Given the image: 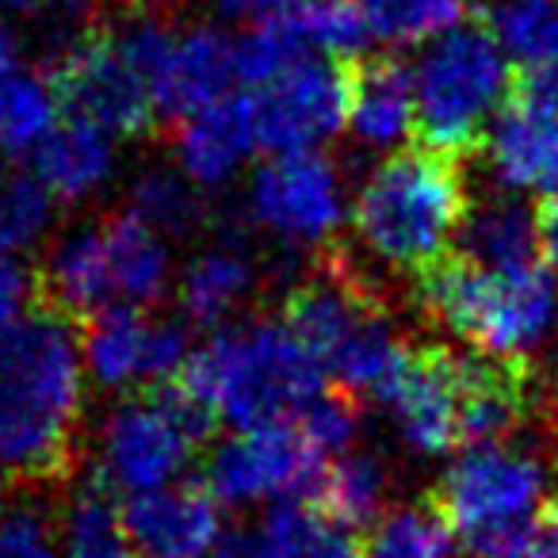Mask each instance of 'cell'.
Listing matches in <instances>:
<instances>
[{"label":"cell","instance_id":"1","mask_svg":"<svg viewBox=\"0 0 558 558\" xmlns=\"http://www.w3.org/2000/svg\"><path fill=\"white\" fill-rule=\"evenodd\" d=\"M65 314L35 303L0 329V471L54 486L81 451V352Z\"/></svg>","mask_w":558,"mask_h":558},{"label":"cell","instance_id":"2","mask_svg":"<svg viewBox=\"0 0 558 558\" xmlns=\"http://www.w3.org/2000/svg\"><path fill=\"white\" fill-rule=\"evenodd\" d=\"M172 43L169 27L146 9H134L123 27L96 16L43 65V81L65 116H81L119 138H149L161 126V81Z\"/></svg>","mask_w":558,"mask_h":558},{"label":"cell","instance_id":"3","mask_svg":"<svg viewBox=\"0 0 558 558\" xmlns=\"http://www.w3.org/2000/svg\"><path fill=\"white\" fill-rule=\"evenodd\" d=\"M466 207L471 195L463 161L410 142L364 180L352 203V226L383 264L417 276L451 253Z\"/></svg>","mask_w":558,"mask_h":558},{"label":"cell","instance_id":"4","mask_svg":"<svg viewBox=\"0 0 558 558\" xmlns=\"http://www.w3.org/2000/svg\"><path fill=\"white\" fill-rule=\"evenodd\" d=\"M421 314L489 356L527 360L558 318V288L539 260L524 268H486L459 253L413 276Z\"/></svg>","mask_w":558,"mask_h":558},{"label":"cell","instance_id":"5","mask_svg":"<svg viewBox=\"0 0 558 558\" xmlns=\"http://www.w3.org/2000/svg\"><path fill=\"white\" fill-rule=\"evenodd\" d=\"M215 405L218 421L238 428L288 421L326 390L322 364L283 326H248L192 349L180 367Z\"/></svg>","mask_w":558,"mask_h":558},{"label":"cell","instance_id":"6","mask_svg":"<svg viewBox=\"0 0 558 558\" xmlns=\"http://www.w3.org/2000/svg\"><path fill=\"white\" fill-rule=\"evenodd\" d=\"M509 65L494 35L471 20L444 32L413 77L410 138L448 157H474L486 149V119L509 96Z\"/></svg>","mask_w":558,"mask_h":558},{"label":"cell","instance_id":"7","mask_svg":"<svg viewBox=\"0 0 558 558\" xmlns=\"http://www.w3.org/2000/svg\"><path fill=\"white\" fill-rule=\"evenodd\" d=\"M547 466L512 444H471L433 489L436 505L478 558H520L527 520L547 497Z\"/></svg>","mask_w":558,"mask_h":558},{"label":"cell","instance_id":"8","mask_svg":"<svg viewBox=\"0 0 558 558\" xmlns=\"http://www.w3.org/2000/svg\"><path fill=\"white\" fill-rule=\"evenodd\" d=\"M253 134L268 154H295L333 138L349 119V58L311 62L299 58L283 73L256 85Z\"/></svg>","mask_w":558,"mask_h":558},{"label":"cell","instance_id":"9","mask_svg":"<svg viewBox=\"0 0 558 558\" xmlns=\"http://www.w3.org/2000/svg\"><path fill=\"white\" fill-rule=\"evenodd\" d=\"M195 451H199V444L184 433V425L146 387L142 395L119 402L116 413L108 417L100 444V471L96 474L111 489L146 494V489L169 486Z\"/></svg>","mask_w":558,"mask_h":558},{"label":"cell","instance_id":"10","mask_svg":"<svg viewBox=\"0 0 558 558\" xmlns=\"http://www.w3.org/2000/svg\"><path fill=\"white\" fill-rule=\"evenodd\" d=\"M322 463L326 459L306 444L295 417H288L241 428V436L226 440L207 459V486L226 505H248L279 494L295 497L303 494Z\"/></svg>","mask_w":558,"mask_h":558},{"label":"cell","instance_id":"11","mask_svg":"<svg viewBox=\"0 0 558 558\" xmlns=\"http://www.w3.org/2000/svg\"><path fill=\"white\" fill-rule=\"evenodd\" d=\"M253 218L283 238L326 241L341 222V177L314 149L271 154L253 177Z\"/></svg>","mask_w":558,"mask_h":558},{"label":"cell","instance_id":"12","mask_svg":"<svg viewBox=\"0 0 558 558\" xmlns=\"http://www.w3.org/2000/svg\"><path fill=\"white\" fill-rule=\"evenodd\" d=\"M379 402L390 405L402 440L421 456H448L463 448L456 405V352L444 344H425V349L410 344Z\"/></svg>","mask_w":558,"mask_h":558},{"label":"cell","instance_id":"13","mask_svg":"<svg viewBox=\"0 0 558 558\" xmlns=\"http://www.w3.org/2000/svg\"><path fill=\"white\" fill-rule=\"evenodd\" d=\"M535 375L527 360L512 356H463L456 352V405L459 444L505 440L527 421L535 405Z\"/></svg>","mask_w":558,"mask_h":558},{"label":"cell","instance_id":"14","mask_svg":"<svg viewBox=\"0 0 558 558\" xmlns=\"http://www.w3.org/2000/svg\"><path fill=\"white\" fill-rule=\"evenodd\" d=\"M123 520L131 543L161 558H199L215 547L222 532L218 497L210 494L207 482L134 494L123 505Z\"/></svg>","mask_w":558,"mask_h":558},{"label":"cell","instance_id":"15","mask_svg":"<svg viewBox=\"0 0 558 558\" xmlns=\"http://www.w3.org/2000/svg\"><path fill=\"white\" fill-rule=\"evenodd\" d=\"M497 180L517 192H547L558 184V111L509 93L486 134Z\"/></svg>","mask_w":558,"mask_h":558},{"label":"cell","instance_id":"16","mask_svg":"<svg viewBox=\"0 0 558 558\" xmlns=\"http://www.w3.org/2000/svg\"><path fill=\"white\" fill-rule=\"evenodd\" d=\"M111 295H116V288H111L108 241H104L100 226H85V230L58 241L50 260L32 276L35 303L65 314L77 329L100 306H108Z\"/></svg>","mask_w":558,"mask_h":558},{"label":"cell","instance_id":"17","mask_svg":"<svg viewBox=\"0 0 558 558\" xmlns=\"http://www.w3.org/2000/svg\"><path fill=\"white\" fill-rule=\"evenodd\" d=\"M238 77V43L215 27H195L172 43L161 81V123H184L207 104L222 100Z\"/></svg>","mask_w":558,"mask_h":558},{"label":"cell","instance_id":"18","mask_svg":"<svg viewBox=\"0 0 558 558\" xmlns=\"http://www.w3.org/2000/svg\"><path fill=\"white\" fill-rule=\"evenodd\" d=\"M349 126L364 146H390L413 126V73L398 54L349 58Z\"/></svg>","mask_w":558,"mask_h":558},{"label":"cell","instance_id":"19","mask_svg":"<svg viewBox=\"0 0 558 558\" xmlns=\"http://www.w3.org/2000/svg\"><path fill=\"white\" fill-rule=\"evenodd\" d=\"M256 146L248 96H222L177 123V149L184 172L199 187H218Z\"/></svg>","mask_w":558,"mask_h":558},{"label":"cell","instance_id":"20","mask_svg":"<svg viewBox=\"0 0 558 558\" xmlns=\"http://www.w3.org/2000/svg\"><path fill=\"white\" fill-rule=\"evenodd\" d=\"M111 172L108 131L81 116L50 126L35 146V177L58 203H81Z\"/></svg>","mask_w":558,"mask_h":558},{"label":"cell","instance_id":"21","mask_svg":"<svg viewBox=\"0 0 558 558\" xmlns=\"http://www.w3.org/2000/svg\"><path fill=\"white\" fill-rule=\"evenodd\" d=\"M390 489L387 466L372 456V451H341V456L326 459L306 482L303 501H311L322 517L337 520L341 527H364L379 520L383 497Z\"/></svg>","mask_w":558,"mask_h":558},{"label":"cell","instance_id":"22","mask_svg":"<svg viewBox=\"0 0 558 558\" xmlns=\"http://www.w3.org/2000/svg\"><path fill=\"white\" fill-rule=\"evenodd\" d=\"M108 241L111 288L134 306H154L169 288V253H165L157 230L138 210H116L100 222Z\"/></svg>","mask_w":558,"mask_h":558},{"label":"cell","instance_id":"23","mask_svg":"<svg viewBox=\"0 0 558 558\" xmlns=\"http://www.w3.org/2000/svg\"><path fill=\"white\" fill-rule=\"evenodd\" d=\"M85 333V356L100 387H134L146 379L149 337H154V318L146 306H100L93 318L81 322Z\"/></svg>","mask_w":558,"mask_h":558},{"label":"cell","instance_id":"24","mask_svg":"<svg viewBox=\"0 0 558 558\" xmlns=\"http://www.w3.org/2000/svg\"><path fill=\"white\" fill-rule=\"evenodd\" d=\"M459 256L486 268H524L539 260V233L535 215L517 199H486L478 207H466L463 222L456 230Z\"/></svg>","mask_w":558,"mask_h":558},{"label":"cell","instance_id":"25","mask_svg":"<svg viewBox=\"0 0 558 558\" xmlns=\"http://www.w3.org/2000/svg\"><path fill=\"white\" fill-rule=\"evenodd\" d=\"M482 20L517 70L558 65V0H478Z\"/></svg>","mask_w":558,"mask_h":558},{"label":"cell","instance_id":"26","mask_svg":"<svg viewBox=\"0 0 558 558\" xmlns=\"http://www.w3.org/2000/svg\"><path fill=\"white\" fill-rule=\"evenodd\" d=\"M248 283H253V264L245 256V245H233L230 238L226 245L187 264L184 279H180V306L192 326H215L245 295Z\"/></svg>","mask_w":558,"mask_h":558},{"label":"cell","instance_id":"27","mask_svg":"<svg viewBox=\"0 0 558 558\" xmlns=\"http://www.w3.org/2000/svg\"><path fill=\"white\" fill-rule=\"evenodd\" d=\"M62 547L65 558H126L131 535L123 509L116 501V489L100 474H93L70 497V509L62 517Z\"/></svg>","mask_w":558,"mask_h":558},{"label":"cell","instance_id":"28","mask_svg":"<svg viewBox=\"0 0 558 558\" xmlns=\"http://www.w3.org/2000/svg\"><path fill=\"white\" fill-rule=\"evenodd\" d=\"M451 520L436 505L433 494L402 505L375 520V532L364 543V558H448L451 555Z\"/></svg>","mask_w":558,"mask_h":558},{"label":"cell","instance_id":"29","mask_svg":"<svg viewBox=\"0 0 558 558\" xmlns=\"http://www.w3.org/2000/svg\"><path fill=\"white\" fill-rule=\"evenodd\" d=\"M264 532L276 547V558H364V547L356 543L352 527L322 517L303 497L276 505Z\"/></svg>","mask_w":558,"mask_h":558},{"label":"cell","instance_id":"30","mask_svg":"<svg viewBox=\"0 0 558 558\" xmlns=\"http://www.w3.org/2000/svg\"><path fill=\"white\" fill-rule=\"evenodd\" d=\"M288 20L303 50H329L333 58H352L367 47L372 32L360 12L356 0H295L288 9H279Z\"/></svg>","mask_w":558,"mask_h":558},{"label":"cell","instance_id":"31","mask_svg":"<svg viewBox=\"0 0 558 558\" xmlns=\"http://www.w3.org/2000/svg\"><path fill=\"white\" fill-rule=\"evenodd\" d=\"M54 93L43 77L27 73H0V157H20L39 146L43 134L54 126Z\"/></svg>","mask_w":558,"mask_h":558},{"label":"cell","instance_id":"32","mask_svg":"<svg viewBox=\"0 0 558 558\" xmlns=\"http://www.w3.org/2000/svg\"><path fill=\"white\" fill-rule=\"evenodd\" d=\"M134 210L154 230L177 233V238H187V233L210 226V207L203 199V192L195 184H187L177 169L142 172L138 184H134Z\"/></svg>","mask_w":558,"mask_h":558},{"label":"cell","instance_id":"33","mask_svg":"<svg viewBox=\"0 0 558 558\" xmlns=\"http://www.w3.org/2000/svg\"><path fill=\"white\" fill-rule=\"evenodd\" d=\"M367 20V32L387 43H425L459 27L466 0H356Z\"/></svg>","mask_w":558,"mask_h":558},{"label":"cell","instance_id":"34","mask_svg":"<svg viewBox=\"0 0 558 558\" xmlns=\"http://www.w3.org/2000/svg\"><path fill=\"white\" fill-rule=\"evenodd\" d=\"M50 218V192L35 172H0V256L32 245Z\"/></svg>","mask_w":558,"mask_h":558},{"label":"cell","instance_id":"35","mask_svg":"<svg viewBox=\"0 0 558 558\" xmlns=\"http://www.w3.org/2000/svg\"><path fill=\"white\" fill-rule=\"evenodd\" d=\"M295 425L303 428L306 444H311L322 459H333V456H341L352 444V436H356L360 402L344 395V390L326 387L318 398H311V402L295 413Z\"/></svg>","mask_w":558,"mask_h":558},{"label":"cell","instance_id":"36","mask_svg":"<svg viewBox=\"0 0 558 558\" xmlns=\"http://www.w3.org/2000/svg\"><path fill=\"white\" fill-rule=\"evenodd\" d=\"M0 558H65L54 517L35 501L0 509Z\"/></svg>","mask_w":558,"mask_h":558},{"label":"cell","instance_id":"37","mask_svg":"<svg viewBox=\"0 0 558 558\" xmlns=\"http://www.w3.org/2000/svg\"><path fill=\"white\" fill-rule=\"evenodd\" d=\"M520 558H558V497H547L532 512Z\"/></svg>","mask_w":558,"mask_h":558},{"label":"cell","instance_id":"38","mask_svg":"<svg viewBox=\"0 0 558 558\" xmlns=\"http://www.w3.org/2000/svg\"><path fill=\"white\" fill-rule=\"evenodd\" d=\"M24 295H32V271H24L9 256H0V329L20 314Z\"/></svg>","mask_w":558,"mask_h":558},{"label":"cell","instance_id":"39","mask_svg":"<svg viewBox=\"0 0 558 558\" xmlns=\"http://www.w3.org/2000/svg\"><path fill=\"white\" fill-rule=\"evenodd\" d=\"M215 558H276L268 532H256V527H238V532L222 535L215 543Z\"/></svg>","mask_w":558,"mask_h":558},{"label":"cell","instance_id":"40","mask_svg":"<svg viewBox=\"0 0 558 558\" xmlns=\"http://www.w3.org/2000/svg\"><path fill=\"white\" fill-rule=\"evenodd\" d=\"M509 93H520L527 100H539L558 111V65H550V70H517L509 77Z\"/></svg>","mask_w":558,"mask_h":558},{"label":"cell","instance_id":"41","mask_svg":"<svg viewBox=\"0 0 558 558\" xmlns=\"http://www.w3.org/2000/svg\"><path fill=\"white\" fill-rule=\"evenodd\" d=\"M535 233H539V253L558 264V184L547 187V195L535 203Z\"/></svg>","mask_w":558,"mask_h":558},{"label":"cell","instance_id":"42","mask_svg":"<svg viewBox=\"0 0 558 558\" xmlns=\"http://www.w3.org/2000/svg\"><path fill=\"white\" fill-rule=\"evenodd\" d=\"M226 16H271V12L288 9L295 0H215Z\"/></svg>","mask_w":558,"mask_h":558},{"label":"cell","instance_id":"43","mask_svg":"<svg viewBox=\"0 0 558 558\" xmlns=\"http://www.w3.org/2000/svg\"><path fill=\"white\" fill-rule=\"evenodd\" d=\"M54 0H0V12H9V16H35V12L50 9Z\"/></svg>","mask_w":558,"mask_h":558},{"label":"cell","instance_id":"44","mask_svg":"<svg viewBox=\"0 0 558 558\" xmlns=\"http://www.w3.org/2000/svg\"><path fill=\"white\" fill-rule=\"evenodd\" d=\"M4 486H9V474L0 471V497H4Z\"/></svg>","mask_w":558,"mask_h":558},{"label":"cell","instance_id":"45","mask_svg":"<svg viewBox=\"0 0 558 558\" xmlns=\"http://www.w3.org/2000/svg\"><path fill=\"white\" fill-rule=\"evenodd\" d=\"M555 436H558V402H555Z\"/></svg>","mask_w":558,"mask_h":558},{"label":"cell","instance_id":"46","mask_svg":"<svg viewBox=\"0 0 558 558\" xmlns=\"http://www.w3.org/2000/svg\"><path fill=\"white\" fill-rule=\"evenodd\" d=\"M149 558H161V555H149Z\"/></svg>","mask_w":558,"mask_h":558},{"label":"cell","instance_id":"47","mask_svg":"<svg viewBox=\"0 0 558 558\" xmlns=\"http://www.w3.org/2000/svg\"><path fill=\"white\" fill-rule=\"evenodd\" d=\"M474 558H478V555H474Z\"/></svg>","mask_w":558,"mask_h":558}]
</instances>
